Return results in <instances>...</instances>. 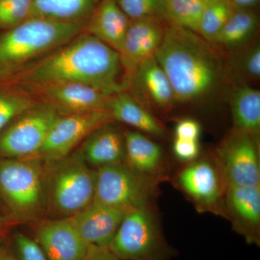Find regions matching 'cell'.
<instances>
[{"label": "cell", "mask_w": 260, "mask_h": 260, "mask_svg": "<svg viewBox=\"0 0 260 260\" xmlns=\"http://www.w3.org/2000/svg\"><path fill=\"white\" fill-rule=\"evenodd\" d=\"M0 82L10 85L78 83L108 95L129 87L119 53L85 32Z\"/></svg>", "instance_id": "6da1fadb"}, {"label": "cell", "mask_w": 260, "mask_h": 260, "mask_svg": "<svg viewBox=\"0 0 260 260\" xmlns=\"http://www.w3.org/2000/svg\"><path fill=\"white\" fill-rule=\"evenodd\" d=\"M164 22V36L155 57L170 80L175 100L194 102L209 95L226 75L223 58L200 34Z\"/></svg>", "instance_id": "7a4b0ae2"}, {"label": "cell", "mask_w": 260, "mask_h": 260, "mask_svg": "<svg viewBox=\"0 0 260 260\" xmlns=\"http://www.w3.org/2000/svg\"><path fill=\"white\" fill-rule=\"evenodd\" d=\"M85 24L30 18L0 32V80L70 42L84 31Z\"/></svg>", "instance_id": "3957f363"}, {"label": "cell", "mask_w": 260, "mask_h": 260, "mask_svg": "<svg viewBox=\"0 0 260 260\" xmlns=\"http://www.w3.org/2000/svg\"><path fill=\"white\" fill-rule=\"evenodd\" d=\"M96 170L78 149L64 158L44 161L45 211L55 219L79 213L93 203Z\"/></svg>", "instance_id": "277c9868"}, {"label": "cell", "mask_w": 260, "mask_h": 260, "mask_svg": "<svg viewBox=\"0 0 260 260\" xmlns=\"http://www.w3.org/2000/svg\"><path fill=\"white\" fill-rule=\"evenodd\" d=\"M44 161L0 158V203L12 220L35 222L45 212Z\"/></svg>", "instance_id": "5b68a950"}, {"label": "cell", "mask_w": 260, "mask_h": 260, "mask_svg": "<svg viewBox=\"0 0 260 260\" xmlns=\"http://www.w3.org/2000/svg\"><path fill=\"white\" fill-rule=\"evenodd\" d=\"M109 249L121 260H171L174 256L152 205L126 213Z\"/></svg>", "instance_id": "8992f818"}, {"label": "cell", "mask_w": 260, "mask_h": 260, "mask_svg": "<svg viewBox=\"0 0 260 260\" xmlns=\"http://www.w3.org/2000/svg\"><path fill=\"white\" fill-rule=\"evenodd\" d=\"M93 203L129 211L152 205L156 184L133 172L124 162L95 169Z\"/></svg>", "instance_id": "52a82bcc"}, {"label": "cell", "mask_w": 260, "mask_h": 260, "mask_svg": "<svg viewBox=\"0 0 260 260\" xmlns=\"http://www.w3.org/2000/svg\"><path fill=\"white\" fill-rule=\"evenodd\" d=\"M59 116L50 105L36 102L0 132V158L37 155L49 129Z\"/></svg>", "instance_id": "ba28073f"}, {"label": "cell", "mask_w": 260, "mask_h": 260, "mask_svg": "<svg viewBox=\"0 0 260 260\" xmlns=\"http://www.w3.org/2000/svg\"><path fill=\"white\" fill-rule=\"evenodd\" d=\"M175 182L198 211L225 218L226 184L215 156L193 160L181 169Z\"/></svg>", "instance_id": "9c48e42d"}, {"label": "cell", "mask_w": 260, "mask_h": 260, "mask_svg": "<svg viewBox=\"0 0 260 260\" xmlns=\"http://www.w3.org/2000/svg\"><path fill=\"white\" fill-rule=\"evenodd\" d=\"M215 158L226 186H260L258 138L234 129L217 148Z\"/></svg>", "instance_id": "30bf717a"}, {"label": "cell", "mask_w": 260, "mask_h": 260, "mask_svg": "<svg viewBox=\"0 0 260 260\" xmlns=\"http://www.w3.org/2000/svg\"><path fill=\"white\" fill-rule=\"evenodd\" d=\"M11 86L19 89L34 102L50 105L60 116L109 111L113 96L88 85L78 83H52Z\"/></svg>", "instance_id": "8fae6325"}, {"label": "cell", "mask_w": 260, "mask_h": 260, "mask_svg": "<svg viewBox=\"0 0 260 260\" xmlns=\"http://www.w3.org/2000/svg\"><path fill=\"white\" fill-rule=\"evenodd\" d=\"M114 121L109 111H93L59 116L49 129L37 155L52 161L73 153L93 130Z\"/></svg>", "instance_id": "7c38bea8"}, {"label": "cell", "mask_w": 260, "mask_h": 260, "mask_svg": "<svg viewBox=\"0 0 260 260\" xmlns=\"http://www.w3.org/2000/svg\"><path fill=\"white\" fill-rule=\"evenodd\" d=\"M162 19L156 17L130 20L120 54L129 85L142 63L155 56L164 36Z\"/></svg>", "instance_id": "4fadbf2b"}, {"label": "cell", "mask_w": 260, "mask_h": 260, "mask_svg": "<svg viewBox=\"0 0 260 260\" xmlns=\"http://www.w3.org/2000/svg\"><path fill=\"white\" fill-rule=\"evenodd\" d=\"M225 218L249 244H260V186H226Z\"/></svg>", "instance_id": "5bb4252c"}, {"label": "cell", "mask_w": 260, "mask_h": 260, "mask_svg": "<svg viewBox=\"0 0 260 260\" xmlns=\"http://www.w3.org/2000/svg\"><path fill=\"white\" fill-rule=\"evenodd\" d=\"M34 240L47 260H83L88 251L89 245L69 218L41 221L36 228Z\"/></svg>", "instance_id": "9a60e30c"}, {"label": "cell", "mask_w": 260, "mask_h": 260, "mask_svg": "<svg viewBox=\"0 0 260 260\" xmlns=\"http://www.w3.org/2000/svg\"><path fill=\"white\" fill-rule=\"evenodd\" d=\"M127 212L92 203L69 220L88 245L109 247Z\"/></svg>", "instance_id": "2e32d148"}, {"label": "cell", "mask_w": 260, "mask_h": 260, "mask_svg": "<svg viewBox=\"0 0 260 260\" xmlns=\"http://www.w3.org/2000/svg\"><path fill=\"white\" fill-rule=\"evenodd\" d=\"M126 91L138 102H148L164 111L176 102L170 80L155 56L140 65Z\"/></svg>", "instance_id": "e0dca14e"}, {"label": "cell", "mask_w": 260, "mask_h": 260, "mask_svg": "<svg viewBox=\"0 0 260 260\" xmlns=\"http://www.w3.org/2000/svg\"><path fill=\"white\" fill-rule=\"evenodd\" d=\"M124 133L109 121L93 130L80 144L78 150L85 162L92 168H99L124 162Z\"/></svg>", "instance_id": "ac0fdd59"}, {"label": "cell", "mask_w": 260, "mask_h": 260, "mask_svg": "<svg viewBox=\"0 0 260 260\" xmlns=\"http://www.w3.org/2000/svg\"><path fill=\"white\" fill-rule=\"evenodd\" d=\"M124 144L126 165L140 177L158 185L165 175L160 147L138 131L126 132Z\"/></svg>", "instance_id": "d6986e66"}, {"label": "cell", "mask_w": 260, "mask_h": 260, "mask_svg": "<svg viewBox=\"0 0 260 260\" xmlns=\"http://www.w3.org/2000/svg\"><path fill=\"white\" fill-rule=\"evenodd\" d=\"M129 22L116 0H100L87 20L83 32L119 53Z\"/></svg>", "instance_id": "ffe728a7"}, {"label": "cell", "mask_w": 260, "mask_h": 260, "mask_svg": "<svg viewBox=\"0 0 260 260\" xmlns=\"http://www.w3.org/2000/svg\"><path fill=\"white\" fill-rule=\"evenodd\" d=\"M109 112L114 121L133 126L140 133L158 138L167 135L161 123L129 92L123 91L113 95Z\"/></svg>", "instance_id": "44dd1931"}, {"label": "cell", "mask_w": 260, "mask_h": 260, "mask_svg": "<svg viewBox=\"0 0 260 260\" xmlns=\"http://www.w3.org/2000/svg\"><path fill=\"white\" fill-rule=\"evenodd\" d=\"M100 0H34L30 18L86 23Z\"/></svg>", "instance_id": "7402d4cb"}, {"label": "cell", "mask_w": 260, "mask_h": 260, "mask_svg": "<svg viewBox=\"0 0 260 260\" xmlns=\"http://www.w3.org/2000/svg\"><path fill=\"white\" fill-rule=\"evenodd\" d=\"M234 129L258 138L260 129V92L249 85H239L233 93Z\"/></svg>", "instance_id": "603a6c76"}, {"label": "cell", "mask_w": 260, "mask_h": 260, "mask_svg": "<svg viewBox=\"0 0 260 260\" xmlns=\"http://www.w3.org/2000/svg\"><path fill=\"white\" fill-rule=\"evenodd\" d=\"M258 24L257 15L252 10H234L223 28L210 43L226 50L240 49L255 34Z\"/></svg>", "instance_id": "cb8c5ba5"}, {"label": "cell", "mask_w": 260, "mask_h": 260, "mask_svg": "<svg viewBox=\"0 0 260 260\" xmlns=\"http://www.w3.org/2000/svg\"><path fill=\"white\" fill-rule=\"evenodd\" d=\"M205 7L201 0H164L162 19L199 34Z\"/></svg>", "instance_id": "d4e9b609"}, {"label": "cell", "mask_w": 260, "mask_h": 260, "mask_svg": "<svg viewBox=\"0 0 260 260\" xmlns=\"http://www.w3.org/2000/svg\"><path fill=\"white\" fill-rule=\"evenodd\" d=\"M35 103L19 89L0 82V132Z\"/></svg>", "instance_id": "484cf974"}, {"label": "cell", "mask_w": 260, "mask_h": 260, "mask_svg": "<svg viewBox=\"0 0 260 260\" xmlns=\"http://www.w3.org/2000/svg\"><path fill=\"white\" fill-rule=\"evenodd\" d=\"M234 10L231 0H215L206 5L200 22V35L208 42H211Z\"/></svg>", "instance_id": "4316f807"}, {"label": "cell", "mask_w": 260, "mask_h": 260, "mask_svg": "<svg viewBox=\"0 0 260 260\" xmlns=\"http://www.w3.org/2000/svg\"><path fill=\"white\" fill-rule=\"evenodd\" d=\"M34 0H0V32L23 23L30 16Z\"/></svg>", "instance_id": "83f0119b"}, {"label": "cell", "mask_w": 260, "mask_h": 260, "mask_svg": "<svg viewBox=\"0 0 260 260\" xmlns=\"http://www.w3.org/2000/svg\"><path fill=\"white\" fill-rule=\"evenodd\" d=\"M231 68L238 74L251 79H257L260 76V47L256 44L238 53L233 56L230 63Z\"/></svg>", "instance_id": "f1b7e54d"}, {"label": "cell", "mask_w": 260, "mask_h": 260, "mask_svg": "<svg viewBox=\"0 0 260 260\" xmlns=\"http://www.w3.org/2000/svg\"><path fill=\"white\" fill-rule=\"evenodd\" d=\"M130 20L156 17L162 19L164 0H116ZM164 20V19H162Z\"/></svg>", "instance_id": "f546056e"}, {"label": "cell", "mask_w": 260, "mask_h": 260, "mask_svg": "<svg viewBox=\"0 0 260 260\" xmlns=\"http://www.w3.org/2000/svg\"><path fill=\"white\" fill-rule=\"evenodd\" d=\"M13 242L18 260H47L37 242L25 234L15 232Z\"/></svg>", "instance_id": "4dcf8cb0"}, {"label": "cell", "mask_w": 260, "mask_h": 260, "mask_svg": "<svg viewBox=\"0 0 260 260\" xmlns=\"http://www.w3.org/2000/svg\"><path fill=\"white\" fill-rule=\"evenodd\" d=\"M173 149L176 156L184 162H191L196 160L200 153L199 143L195 140L176 138Z\"/></svg>", "instance_id": "1f68e13d"}, {"label": "cell", "mask_w": 260, "mask_h": 260, "mask_svg": "<svg viewBox=\"0 0 260 260\" xmlns=\"http://www.w3.org/2000/svg\"><path fill=\"white\" fill-rule=\"evenodd\" d=\"M201 129L199 123L192 119H183L178 123L175 128L176 138L177 139L198 141Z\"/></svg>", "instance_id": "d6a6232c"}, {"label": "cell", "mask_w": 260, "mask_h": 260, "mask_svg": "<svg viewBox=\"0 0 260 260\" xmlns=\"http://www.w3.org/2000/svg\"><path fill=\"white\" fill-rule=\"evenodd\" d=\"M83 260H121L114 255L109 247L89 246L88 251Z\"/></svg>", "instance_id": "836d02e7"}, {"label": "cell", "mask_w": 260, "mask_h": 260, "mask_svg": "<svg viewBox=\"0 0 260 260\" xmlns=\"http://www.w3.org/2000/svg\"><path fill=\"white\" fill-rule=\"evenodd\" d=\"M259 0H231L234 9H249L257 3Z\"/></svg>", "instance_id": "e575fe53"}, {"label": "cell", "mask_w": 260, "mask_h": 260, "mask_svg": "<svg viewBox=\"0 0 260 260\" xmlns=\"http://www.w3.org/2000/svg\"><path fill=\"white\" fill-rule=\"evenodd\" d=\"M0 260H18V259H17L14 251L11 249L9 245L5 252L0 256Z\"/></svg>", "instance_id": "d590c367"}, {"label": "cell", "mask_w": 260, "mask_h": 260, "mask_svg": "<svg viewBox=\"0 0 260 260\" xmlns=\"http://www.w3.org/2000/svg\"><path fill=\"white\" fill-rule=\"evenodd\" d=\"M13 222L9 217L0 215V232H4L5 229Z\"/></svg>", "instance_id": "8d00e7d4"}, {"label": "cell", "mask_w": 260, "mask_h": 260, "mask_svg": "<svg viewBox=\"0 0 260 260\" xmlns=\"http://www.w3.org/2000/svg\"><path fill=\"white\" fill-rule=\"evenodd\" d=\"M8 246H9V244H8V239L5 236L4 232H0V256L5 252Z\"/></svg>", "instance_id": "74e56055"}, {"label": "cell", "mask_w": 260, "mask_h": 260, "mask_svg": "<svg viewBox=\"0 0 260 260\" xmlns=\"http://www.w3.org/2000/svg\"><path fill=\"white\" fill-rule=\"evenodd\" d=\"M201 1H203L205 5H208L209 4V3H212V2L215 1V0H201Z\"/></svg>", "instance_id": "f35d334b"}, {"label": "cell", "mask_w": 260, "mask_h": 260, "mask_svg": "<svg viewBox=\"0 0 260 260\" xmlns=\"http://www.w3.org/2000/svg\"><path fill=\"white\" fill-rule=\"evenodd\" d=\"M0 209H3V208H2V205H1V203H0Z\"/></svg>", "instance_id": "ab89813d"}]
</instances>
